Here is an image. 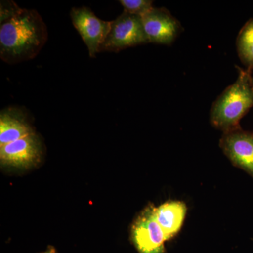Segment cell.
Returning <instances> with one entry per match:
<instances>
[{"mask_svg": "<svg viewBox=\"0 0 253 253\" xmlns=\"http://www.w3.org/2000/svg\"><path fill=\"white\" fill-rule=\"evenodd\" d=\"M149 43L141 18L123 11L122 14L111 21L109 34L101 46V51L118 52L126 48Z\"/></svg>", "mask_w": 253, "mask_h": 253, "instance_id": "obj_3", "label": "cell"}, {"mask_svg": "<svg viewBox=\"0 0 253 253\" xmlns=\"http://www.w3.org/2000/svg\"><path fill=\"white\" fill-rule=\"evenodd\" d=\"M43 253H56V250H55L54 248L50 247L48 248L47 250L45 251V252H44Z\"/></svg>", "mask_w": 253, "mask_h": 253, "instance_id": "obj_13", "label": "cell"}, {"mask_svg": "<svg viewBox=\"0 0 253 253\" xmlns=\"http://www.w3.org/2000/svg\"><path fill=\"white\" fill-rule=\"evenodd\" d=\"M125 12L142 17L153 9V1L150 0H121Z\"/></svg>", "mask_w": 253, "mask_h": 253, "instance_id": "obj_12", "label": "cell"}, {"mask_svg": "<svg viewBox=\"0 0 253 253\" xmlns=\"http://www.w3.org/2000/svg\"><path fill=\"white\" fill-rule=\"evenodd\" d=\"M238 69L239 76L235 83L221 93L211 109V124L224 133L241 127L240 121L253 107L251 72Z\"/></svg>", "mask_w": 253, "mask_h": 253, "instance_id": "obj_2", "label": "cell"}, {"mask_svg": "<svg viewBox=\"0 0 253 253\" xmlns=\"http://www.w3.org/2000/svg\"><path fill=\"white\" fill-rule=\"evenodd\" d=\"M0 23V58L9 64L34 59L47 41V28L36 10L18 7Z\"/></svg>", "mask_w": 253, "mask_h": 253, "instance_id": "obj_1", "label": "cell"}, {"mask_svg": "<svg viewBox=\"0 0 253 253\" xmlns=\"http://www.w3.org/2000/svg\"><path fill=\"white\" fill-rule=\"evenodd\" d=\"M70 15L73 26L87 47L89 56L94 58L109 34L111 21L100 19L85 6L73 8Z\"/></svg>", "mask_w": 253, "mask_h": 253, "instance_id": "obj_5", "label": "cell"}, {"mask_svg": "<svg viewBox=\"0 0 253 253\" xmlns=\"http://www.w3.org/2000/svg\"><path fill=\"white\" fill-rule=\"evenodd\" d=\"M41 144L35 133L0 146L1 164L14 167H31L41 160Z\"/></svg>", "mask_w": 253, "mask_h": 253, "instance_id": "obj_8", "label": "cell"}, {"mask_svg": "<svg viewBox=\"0 0 253 253\" xmlns=\"http://www.w3.org/2000/svg\"><path fill=\"white\" fill-rule=\"evenodd\" d=\"M141 21L149 43L169 45L180 31L179 21L164 8H153Z\"/></svg>", "mask_w": 253, "mask_h": 253, "instance_id": "obj_7", "label": "cell"}, {"mask_svg": "<svg viewBox=\"0 0 253 253\" xmlns=\"http://www.w3.org/2000/svg\"><path fill=\"white\" fill-rule=\"evenodd\" d=\"M25 115L16 108H8L0 114V146L33 134Z\"/></svg>", "mask_w": 253, "mask_h": 253, "instance_id": "obj_9", "label": "cell"}, {"mask_svg": "<svg viewBox=\"0 0 253 253\" xmlns=\"http://www.w3.org/2000/svg\"><path fill=\"white\" fill-rule=\"evenodd\" d=\"M187 208L182 201H168L155 207V217L166 236V241L174 237L181 230Z\"/></svg>", "mask_w": 253, "mask_h": 253, "instance_id": "obj_10", "label": "cell"}, {"mask_svg": "<svg viewBox=\"0 0 253 253\" xmlns=\"http://www.w3.org/2000/svg\"><path fill=\"white\" fill-rule=\"evenodd\" d=\"M133 244L139 253H165L164 233L155 217V207L147 206L131 228Z\"/></svg>", "mask_w": 253, "mask_h": 253, "instance_id": "obj_4", "label": "cell"}, {"mask_svg": "<svg viewBox=\"0 0 253 253\" xmlns=\"http://www.w3.org/2000/svg\"><path fill=\"white\" fill-rule=\"evenodd\" d=\"M219 146L234 166L253 178V132L239 127L223 133Z\"/></svg>", "mask_w": 253, "mask_h": 253, "instance_id": "obj_6", "label": "cell"}, {"mask_svg": "<svg viewBox=\"0 0 253 253\" xmlns=\"http://www.w3.org/2000/svg\"><path fill=\"white\" fill-rule=\"evenodd\" d=\"M236 46L240 59L251 72L253 69V18L240 31Z\"/></svg>", "mask_w": 253, "mask_h": 253, "instance_id": "obj_11", "label": "cell"}, {"mask_svg": "<svg viewBox=\"0 0 253 253\" xmlns=\"http://www.w3.org/2000/svg\"><path fill=\"white\" fill-rule=\"evenodd\" d=\"M251 84H252V85L253 86V77H251Z\"/></svg>", "mask_w": 253, "mask_h": 253, "instance_id": "obj_14", "label": "cell"}]
</instances>
